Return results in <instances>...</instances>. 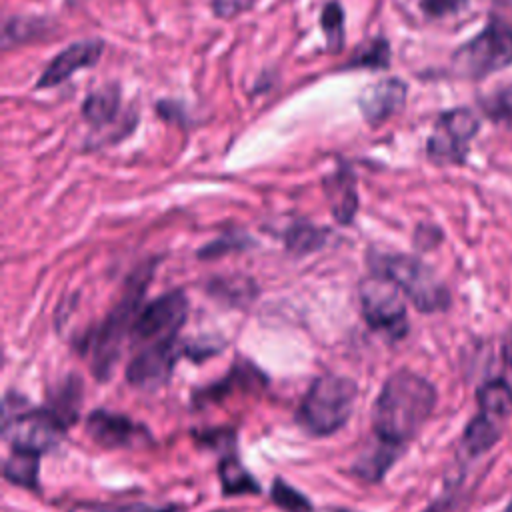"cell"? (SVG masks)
<instances>
[{
  "mask_svg": "<svg viewBox=\"0 0 512 512\" xmlns=\"http://www.w3.org/2000/svg\"><path fill=\"white\" fill-rule=\"evenodd\" d=\"M320 26L326 36V44L330 52H340L344 44V12L340 2H326L320 14Z\"/></svg>",
  "mask_w": 512,
  "mask_h": 512,
  "instance_id": "23",
  "label": "cell"
},
{
  "mask_svg": "<svg viewBox=\"0 0 512 512\" xmlns=\"http://www.w3.org/2000/svg\"><path fill=\"white\" fill-rule=\"evenodd\" d=\"M420 8L432 16V18H442L460 12L468 0H418Z\"/></svg>",
  "mask_w": 512,
  "mask_h": 512,
  "instance_id": "27",
  "label": "cell"
},
{
  "mask_svg": "<svg viewBox=\"0 0 512 512\" xmlns=\"http://www.w3.org/2000/svg\"><path fill=\"white\" fill-rule=\"evenodd\" d=\"M70 512H180L176 506H148V504H100L84 502Z\"/></svg>",
  "mask_w": 512,
  "mask_h": 512,
  "instance_id": "25",
  "label": "cell"
},
{
  "mask_svg": "<svg viewBox=\"0 0 512 512\" xmlns=\"http://www.w3.org/2000/svg\"><path fill=\"white\" fill-rule=\"evenodd\" d=\"M504 512H512V496H510V500H508V504H506Z\"/></svg>",
  "mask_w": 512,
  "mask_h": 512,
  "instance_id": "30",
  "label": "cell"
},
{
  "mask_svg": "<svg viewBox=\"0 0 512 512\" xmlns=\"http://www.w3.org/2000/svg\"><path fill=\"white\" fill-rule=\"evenodd\" d=\"M360 310L366 324L392 340H400L408 332V314L402 292L386 278L372 274L358 286Z\"/></svg>",
  "mask_w": 512,
  "mask_h": 512,
  "instance_id": "7",
  "label": "cell"
},
{
  "mask_svg": "<svg viewBox=\"0 0 512 512\" xmlns=\"http://www.w3.org/2000/svg\"><path fill=\"white\" fill-rule=\"evenodd\" d=\"M406 94L408 86L400 78H382L372 82L358 94L360 114L368 124L378 126L390 120L404 106Z\"/></svg>",
  "mask_w": 512,
  "mask_h": 512,
  "instance_id": "13",
  "label": "cell"
},
{
  "mask_svg": "<svg viewBox=\"0 0 512 512\" xmlns=\"http://www.w3.org/2000/svg\"><path fill=\"white\" fill-rule=\"evenodd\" d=\"M404 448L400 446H394V444H388L384 440H378L376 438V444L370 446L368 450H364L356 462L352 464V472L356 476H360L362 480H368V482H378L388 470L390 466L398 460V456L402 454Z\"/></svg>",
  "mask_w": 512,
  "mask_h": 512,
  "instance_id": "16",
  "label": "cell"
},
{
  "mask_svg": "<svg viewBox=\"0 0 512 512\" xmlns=\"http://www.w3.org/2000/svg\"><path fill=\"white\" fill-rule=\"evenodd\" d=\"M152 272L154 264L144 262L130 274L122 298L116 302V306L110 310V314L102 320V324L96 328L92 336L90 366L94 378H98L100 382H106L110 378L120 358L124 338L130 334L134 320L142 310L140 304L152 280Z\"/></svg>",
  "mask_w": 512,
  "mask_h": 512,
  "instance_id": "2",
  "label": "cell"
},
{
  "mask_svg": "<svg viewBox=\"0 0 512 512\" xmlns=\"http://www.w3.org/2000/svg\"><path fill=\"white\" fill-rule=\"evenodd\" d=\"M500 354H502V360L504 364L512 370V326L504 332L502 336V344H500Z\"/></svg>",
  "mask_w": 512,
  "mask_h": 512,
  "instance_id": "29",
  "label": "cell"
},
{
  "mask_svg": "<svg viewBox=\"0 0 512 512\" xmlns=\"http://www.w3.org/2000/svg\"><path fill=\"white\" fill-rule=\"evenodd\" d=\"M218 476L222 484V492L226 496H238V494H256L260 490L256 478L242 466V462L234 454H226L220 460Z\"/></svg>",
  "mask_w": 512,
  "mask_h": 512,
  "instance_id": "20",
  "label": "cell"
},
{
  "mask_svg": "<svg viewBox=\"0 0 512 512\" xmlns=\"http://www.w3.org/2000/svg\"><path fill=\"white\" fill-rule=\"evenodd\" d=\"M372 274L390 280L422 314L444 312L450 306V292L436 272L420 258L370 250L366 254Z\"/></svg>",
  "mask_w": 512,
  "mask_h": 512,
  "instance_id": "3",
  "label": "cell"
},
{
  "mask_svg": "<svg viewBox=\"0 0 512 512\" xmlns=\"http://www.w3.org/2000/svg\"><path fill=\"white\" fill-rule=\"evenodd\" d=\"M104 50V42L102 40H80V42H72L70 46H66L64 50H60L50 64L42 70L36 88H54L62 82H66L76 70L82 68H90L98 62L100 54Z\"/></svg>",
  "mask_w": 512,
  "mask_h": 512,
  "instance_id": "12",
  "label": "cell"
},
{
  "mask_svg": "<svg viewBox=\"0 0 512 512\" xmlns=\"http://www.w3.org/2000/svg\"><path fill=\"white\" fill-rule=\"evenodd\" d=\"M390 64V44L386 38H370L360 44L346 64L348 68H368V70H384Z\"/></svg>",
  "mask_w": 512,
  "mask_h": 512,
  "instance_id": "21",
  "label": "cell"
},
{
  "mask_svg": "<svg viewBox=\"0 0 512 512\" xmlns=\"http://www.w3.org/2000/svg\"><path fill=\"white\" fill-rule=\"evenodd\" d=\"M86 434L106 450L136 448L150 442V432L142 424L108 410H92L88 414Z\"/></svg>",
  "mask_w": 512,
  "mask_h": 512,
  "instance_id": "11",
  "label": "cell"
},
{
  "mask_svg": "<svg viewBox=\"0 0 512 512\" xmlns=\"http://www.w3.org/2000/svg\"><path fill=\"white\" fill-rule=\"evenodd\" d=\"M508 66H512V28L498 18H490L452 56L454 74L470 80H482Z\"/></svg>",
  "mask_w": 512,
  "mask_h": 512,
  "instance_id": "5",
  "label": "cell"
},
{
  "mask_svg": "<svg viewBox=\"0 0 512 512\" xmlns=\"http://www.w3.org/2000/svg\"><path fill=\"white\" fill-rule=\"evenodd\" d=\"M326 194L330 198V208L334 218L340 224H350L358 210V196H356V178L350 168H340L326 180Z\"/></svg>",
  "mask_w": 512,
  "mask_h": 512,
  "instance_id": "15",
  "label": "cell"
},
{
  "mask_svg": "<svg viewBox=\"0 0 512 512\" xmlns=\"http://www.w3.org/2000/svg\"><path fill=\"white\" fill-rule=\"evenodd\" d=\"M356 396L358 386L352 378L324 374L304 394L296 410V422L312 436H330L352 416Z\"/></svg>",
  "mask_w": 512,
  "mask_h": 512,
  "instance_id": "4",
  "label": "cell"
},
{
  "mask_svg": "<svg viewBox=\"0 0 512 512\" xmlns=\"http://www.w3.org/2000/svg\"><path fill=\"white\" fill-rule=\"evenodd\" d=\"M188 316V300L182 290L166 292L164 296L148 302L136 316L130 330L134 346H148L160 340L176 338Z\"/></svg>",
  "mask_w": 512,
  "mask_h": 512,
  "instance_id": "9",
  "label": "cell"
},
{
  "mask_svg": "<svg viewBox=\"0 0 512 512\" xmlns=\"http://www.w3.org/2000/svg\"><path fill=\"white\" fill-rule=\"evenodd\" d=\"M238 246H242V244H240V242H230V236H226V238H220V240H216V242L204 246V248L198 252V256H200V258H212V256L222 254V252L236 250Z\"/></svg>",
  "mask_w": 512,
  "mask_h": 512,
  "instance_id": "28",
  "label": "cell"
},
{
  "mask_svg": "<svg viewBox=\"0 0 512 512\" xmlns=\"http://www.w3.org/2000/svg\"><path fill=\"white\" fill-rule=\"evenodd\" d=\"M270 498L284 512H312V502L294 486L286 484L282 478L274 480Z\"/></svg>",
  "mask_w": 512,
  "mask_h": 512,
  "instance_id": "24",
  "label": "cell"
},
{
  "mask_svg": "<svg viewBox=\"0 0 512 512\" xmlns=\"http://www.w3.org/2000/svg\"><path fill=\"white\" fill-rule=\"evenodd\" d=\"M502 438V428L498 420L478 412L468 420L460 438V452L466 458H478L490 452Z\"/></svg>",
  "mask_w": 512,
  "mask_h": 512,
  "instance_id": "14",
  "label": "cell"
},
{
  "mask_svg": "<svg viewBox=\"0 0 512 512\" xmlns=\"http://www.w3.org/2000/svg\"><path fill=\"white\" fill-rule=\"evenodd\" d=\"M178 360V336L144 346L128 364L126 380L142 390L166 384Z\"/></svg>",
  "mask_w": 512,
  "mask_h": 512,
  "instance_id": "10",
  "label": "cell"
},
{
  "mask_svg": "<svg viewBox=\"0 0 512 512\" xmlns=\"http://www.w3.org/2000/svg\"><path fill=\"white\" fill-rule=\"evenodd\" d=\"M328 238V230H320L312 224L306 222H298L294 226H290L284 234L286 240V248L294 254H308L318 250Z\"/></svg>",
  "mask_w": 512,
  "mask_h": 512,
  "instance_id": "22",
  "label": "cell"
},
{
  "mask_svg": "<svg viewBox=\"0 0 512 512\" xmlns=\"http://www.w3.org/2000/svg\"><path fill=\"white\" fill-rule=\"evenodd\" d=\"M10 402L14 404V412H4L2 436L12 450L42 454L62 440L68 424L56 412L50 408L24 410V402Z\"/></svg>",
  "mask_w": 512,
  "mask_h": 512,
  "instance_id": "6",
  "label": "cell"
},
{
  "mask_svg": "<svg viewBox=\"0 0 512 512\" xmlns=\"http://www.w3.org/2000/svg\"><path fill=\"white\" fill-rule=\"evenodd\" d=\"M120 110V88L116 84H106L104 88L92 92L82 106V116L90 126L104 128L114 122Z\"/></svg>",
  "mask_w": 512,
  "mask_h": 512,
  "instance_id": "18",
  "label": "cell"
},
{
  "mask_svg": "<svg viewBox=\"0 0 512 512\" xmlns=\"http://www.w3.org/2000/svg\"><path fill=\"white\" fill-rule=\"evenodd\" d=\"M336 512H354V510H336Z\"/></svg>",
  "mask_w": 512,
  "mask_h": 512,
  "instance_id": "31",
  "label": "cell"
},
{
  "mask_svg": "<svg viewBox=\"0 0 512 512\" xmlns=\"http://www.w3.org/2000/svg\"><path fill=\"white\" fill-rule=\"evenodd\" d=\"M482 108L494 122H506L512 128V90H502L490 96Z\"/></svg>",
  "mask_w": 512,
  "mask_h": 512,
  "instance_id": "26",
  "label": "cell"
},
{
  "mask_svg": "<svg viewBox=\"0 0 512 512\" xmlns=\"http://www.w3.org/2000/svg\"><path fill=\"white\" fill-rule=\"evenodd\" d=\"M476 404L478 412L504 420L512 414V386L500 376L490 378L476 388Z\"/></svg>",
  "mask_w": 512,
  "mask_h": 512,
  "instance_id": "17",
  "label": "cell"
},
{
  "mask_svg": "<svg viewBox=\"0 0 512 512\" xmlns=\"http://www.w3.org/2000/svg\"><path fill=\"white\" fill-rule=\"evenodd\" d=\"M436 386L412 372L398 370L382 384L372 406V432L378 440L404 448L436 408Z\"/></svg>",
  "mask_w": 512,
  "mask_h": 512,
  "instance_id": "1",
  "label": "cell"
},
{
  "mask_svg": "<svg viewBox=\"0 0 512 512\" xmlns=\"http://www.w3.org/2000/svg\"><path fill=\"white\" fill-rule=\"evenodd\" d=\"M4 478L20 488L38 490L40 476V454L26 450H12L2 468Z\"/></svg>",
  "mask_w": 512,
  "mask_h": 512,
  "instance_id": "19",
  "label": "cell"
},
{
  "mask_svg": "<svg viewBox=\"0 0 512 512\" xmlns=\"http://www.w3.org/2000/svg\"><path fill=\"white\" fill-rule=\"evenodd\" d=\"M480 130V120L470 108H450L442 112L426 142V154L434 164H464L470 142Z\"/></svg>",
  "mask_w": 512,
  "mask_h": 512,
  "instance_id": "8",
  "label": "cell"
}]
</instances>
